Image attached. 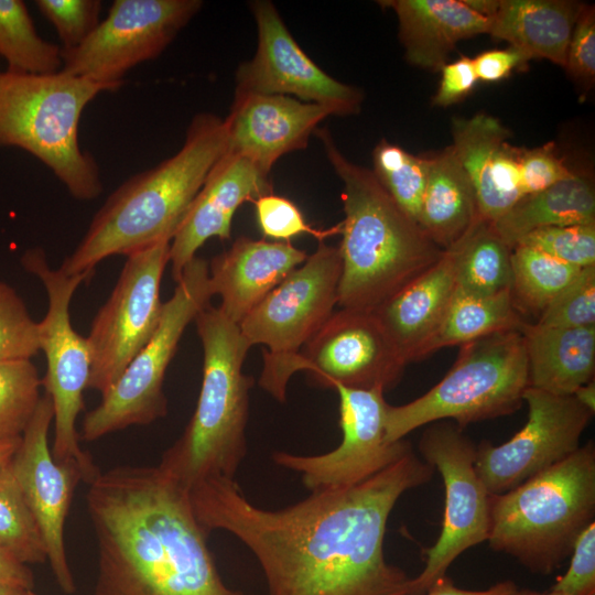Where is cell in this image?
Here are the masks:
<instances>
[{
  "label": "cell",
  "mask_w": 595,
  "mask_h": 595,
  "mask_svg": "<svg viewBox=\"0 0 595 595\" xmlns=\"http://www.w3.org/2000/svg\"><path fill=\"white\" fill-rule=\"evenodd\" d=\"M433 473L412 450L364 482L281 509L252 504L224 477L202 480L188 495L206 531H227L252 552L268 595H411L412 577L387 562L383 540L399 498Z\"/></svg>",
  "instance_id": "cell-1"
},
{
  "label": "cell",
  "mask_w": 595,
  "mask_h": 595,
  "mask_svg": "<svg viewBox=\"0 0 595 595\" xmlns=\"http://www.w3.org/2000/svg\"><path fill=\"white\" fill-rule=\"evenodd\" d=\"M97 542L93 595H242L223 581L188 490L156 466H118L88 484Z\"/></svg>",
  "instance_id": "cell-2"
},
{
  "label": "cell",
  "mask_w": 595,
  "mask_h": 595,
  "mask_svg": "<svg viewBox=\"0 0 595 595\" xmlns=\"http://www.w3.org/2000/svg\"><path fill=\"white\" fill-rule=\"evenodd\" d=\"M227 143L225 119L197 113L174 155L132 175L107 197L60 269L67 275L95 272L108 257L171 241Z\"/></svg>",
  "instance_id": "cell-3"
},
{
  "label": "cell",
  "mask_w": 595,
  "mask_h": 595,
  "mask_svg": "<svg viewBox=\"0 0 595 595\" xmlns=\"http://www.w3.org/2000/svg\"><path fill=\"white\" fill-rule=\"evenodd\" d=\"M314 134L343 182L338 305L375 312L444 250L393 201L372 171L339 151L326 128H316Z\"/></svg>",
  "instance_id": "cell-4"
},
{
  "label": "cell",
  "mask_w": 595,
  "mask_h": 595,
  "mask_svg": "<svg viewBox=\"0 0 595 595\" xmlns=\"http://www.w3.org/2000/svg\"><path fill=\"white\" fill-rule=\"evenodd\" d=\"M194 321L204 353L196 409L158 464L187 490L213 477L235 479L247 454L249 390L253 386V379L242 372L251 346L239 325L210 304Z\"/></svg>",
  "instance_id": "cell-5"
},
{
  "label": "cell",
  "mask_w": 595,
  "mask_h": 595,
  "mask_svg": "<svg viewBox=\"0 0 595 595\" xmlns=\"http://www.w3.org/2000/svg\"><path fill=\"white\" fill-rule=\"evenodd\" d=\"M594 516L595 445L588 441L509 491L490 495L487 541L531 573L549 575Z\"/></svg>",
  "instance_id": "cell-6"
},
{
  "label": "cell",
  "mask_w": 595,
  "mask_h": 595,
  "mask_svg": "<svg viewBox=\"0 0 595 595\" xmlns=\"http://www.w3.org/2000/svg\"><path fill=\"white\" fill-rule=\"evenodd\" d=\"M109 86L64 71L0 72V147L22 149L47 166L78 201L102 190L94 156L83 150L78 127L86 106Z\"/></svg>",
  "instance_id": "cell-7"
},
{
  "label": "cell",
  "mask_w": 595,
  "mask_h": 595,
  "mask_svg": "<svg viewBox=\"0 0 595 595\" xmlns=\"http://www.w3.org/2000/svg\"><path fill=\"white\" fill-rule=\"evenodd\" d=\"M529 387L521 328L501 331L459 346L447 374L429 391L386 415L389 442L403 440L430 423L450 420L464 429L470 423L512 414Z\"/></svg>",
  "instance_id": "cell-8"
},
{
  "label": "cell",
  "mask_w": 595,
  "mask_h": 595,
  "mask_svg": "<svg viewBox=\"0 0 595 595\" xmlns=\"http://www.w3.org/2000/svg\"><path fill=\"white\" fill-rule=\"evenodd\" d=\"M342 260L338 247L316 250L240 322L250 346L264 345L259 386L284 402L294 360L338 304Z\"/></svg>",
  "instance_id": "cell-9"
},
{
  "label": "cell",
  "mask_w": 595,
  "mask_h": 595,
  "mask_svg": "<svg viewBox=\"0 0 595 595\" xmlns=\"http://www.w3.org/2000/svg\"><path fill=\"white\" fill-rule=\"evenodd\" d=\"M208 262L194 257L184 268L150 340L136 355L97 407L82 422L79 437L96 441L132 425L150 424L167 413L165 372L187 325L213 296Z\"/></svg>",
  "instance_id": "cell-10"
},
{
  "label": "cell",
  "mask_w": 595,
  "mask_h": 595,
  "mask_svg": "<svg viewBox=\"0 0 595 595\" xmlns=\"http://www.w3.org/2000/svg\"><path fill=\"white\" fill-rule=\"evenodd\" d=\"M21 264L42 282L47 294V311L39 322V346L46 359L42 386L54 410L52 455L58 462H77L84 470V482L90 484L99 470L91 456L82 450L76 429L77 418L85 408L90 351L87 338L72 325L69 306L78 286L94 272L67 275L61 269H53L42 248L26 250Z\"/></svg>",
  "instance_id": "cell-11"
},
{
  "label": "cell",
  "mask_w": 595,
  "mask_h": 595,
  "mask_svg": "<svg viewBox=\"0 0 595 595\" xmlns=\"http://www.w3.org/2000/svg\"><path fill=\"white\" fill-rule=\"evenodd\" d=\"M170 242L161 241L126 256L118 280L86 336L90 351L87 389L101 394L110 389L156 331Z\"/></svg>",
  "instance_id": "cell-12"
},
{
  "label": "cell",
  "mask_w": 595,
  "mask_h": 595,
  "mask_svg": "<svg viewBox=\"0 0 595 595\" xmlns=\"http://www.w3.org/2000/svg\"><path fill=\"white\" fill-rule=\"evenodd\" d=\"M419 451L443 478L445 489L441 533L426 552L423 570L412 577L411 595H423L464 551L487 541L490 494L475 469L476 445L450 420L430 423Z\"/></svg>",
  "instance_id": "cell-13"
},
{
  "label": "cell",
  "mask_w": 595,
  "mask_h": 595,
  "mask_svg": "<svg viewBox=\"0 0 595 595\" xmlns=\"http://www.w3.org/2000/svg\"><path fill=\"white\" fill-rule=\"evenodd\" d=\"M202 7L201 0H115L84 42L62 48V71L117 90L130 69L162 54Z\"/></svg>",
  "instance_id": "cell-14"
},
{
  "label": "cell",
  "mask_w": 595,
  "mask_h": 595,
  "mask_svg": "<svg viewBox=\"0 0 595 595\" xmlns=\"http://www.w3.org/2000/svg\"><path fill=\"white\" fill-rule=\"evenodd\" d=\"M523 402L522 429L500 445L484 440L476 446L475 469L490 495L509 491L575 452L594 415L574 396L530 387Z\"/></svg>",
  "instance_id": "cell-15"
},
{
  "label": "cell",
  "mask_w": 595,
  "mask_h": 595,
  "mask_svg": "<svg viewBox=\"0 0 595 595\" xmlns=\"http://www.w3.org/2000/svg\"><path fill=\"white\" fill-rule=\"evenodd\" d=\"M333 389L339 397L340 444L320 455L272 454L273 462L298 473L311 493L364 482L412 451L404 439L387 440L385 390L340 385Z\"/></svg>",
  "instance_id": "cell-16"
},
{
  "label": "cell",
  "mask_w": 595,
  "mask_h": 595,
  "mask_svg": "<svg viewBox=\"0 0 595 595\" xmlns=\"http://www.w3.org/2000/svg\"><path fill=\"white\" fill-rule=\"evenodd\" d=\"M402 358L374 312L334 311L294 360L316 386L388 390L402 377Z\"/></svg>",
  "instance_id": "cell-17"
},
{
  "label": "cell",
  "mask_w": 595,
  "mask_h": 595,
  "mask_svg": "<svg viewBox=\"0 0 595 595\" xmlns=\"http://www.w3.org/2000/svg\"><path fill=\"white\" fill-rule=\"evenodd\" d=\"M258 30L255 56L236 72L235 94L293 95L328 108L334 116L361 109L364 94L321 69L300 47L271 1L250 3Z\"/></svg>",
  "instance_id": "cell-18"
},
{
  "label": "cell",
  "mask_w": 595,
  "mask_h": 595,
  "mask_svg": "<svg viewBox=\"0 0 595 595\" xmlns=\"http://www.w3.org/2000/svg\"><path fill=\"white\" fill-rule=\"evenodd\" d=\"M53 418L52 400L44 393L10 464L41 530L55 581L64 593L73 594L76 584L67 561L64 528L84 470L75 461L54 459L48 446Z\"/></svg>",
  "instance_id": "cell-19"
},
{
  "label": "cell",
  "mask_w": 595,
  "mask_h": 595,
  "mask_svg": "<svg viewBox=\"0 0 595 595\" xmlns=\"http://www.w3.org/2000/svg\"><path fill=\"white\" fill-rule=\"evenodd\" d=\"M332 111L291 96L235 94L227 126V152L250 161L264 175L284 154L307 147Z\"/></svg>",
  "instance_id": "cell-20"
},
{
  "label": "cell",
  "mask_w": 595,
  "mask_h": 595,
  "mask_svg": "<svg viewBox=\"0 0 595 595\" xmlns=\"http://www.w3.org/2000/svg\"><path fill=\"white\" fill-rule=\"evenodd\" d=\"M268 193H272L269 176L247 159L226 151L208 173L170 242L173 280H180L186 264L208 239H230L232 217L241 204Z\"/></svg>",
  "instance_id": "cell-21"
},
{
  "label": "cell",
  "mask_w": 595,
  "mask_h": 595,
  "mask_svg": "<svg viewBox=\"0 0 595 595\" xmlns=\"http://www.w3.org/2000/svg\"><path fill=\"white\" fill-rule=\"evenodd\" d=\"M452 134V148L472 184L479 216L494 224L522 197V148L510 144V131L483 112L454 118Z\"/></svg>",
  "instance_id": "cell-22"
},
{
  "label": "cell",
  "mask_w": 595,
  "mask_h": 595,
  "mask_svg": "<svg viewBox=\"0 0 595 595\" xmlns=\"http://www.w3.org/2000/svg\"><path fill=\"white\" fill-rule=\"evenodd\" d=\"M307 256L290 242L237 238L208 262L213 294L221 300L219 310L239 325Z\"/></svg>",
  "instance_id": "cell-23"
},
{
  "label": "cell",
  "mask_w": 595,
  "mask_h": 595,
  "mask_svg": "<svg viewBox=\"0 0 595 595\" xmlns=\"http://www.w3.org/2000/svg\"><path fill=\"white\" fill-rule=\"evenodd\" d=\"M398 19L399 39L407 62L437 72L456 44L488 33L490 20L472 10L464 0H385Z\"/></svg>",
  "instance_id": "cell-24"
},
{
  "label": "cell",
  "mask_w": 595,
  "mask_h": 595,
  "mask_svg": "<svg viewBox=\"0 0 595 595\" xmlns=\"http://www.w3.org/2000/svg\"><path fill=\"white\" fill-rule=\"evenodd\" d=\"M456 290L452 249L385 301L374 313L407 364L419 360Z\"/></svg>",
  "instance_id": "cell-25"
},
{
  "label": "cell",
  "mask_w": 595,
  "mask_h": 595,
  "mask_svg": "<svg viewBox=\"0 0 595 595\" xmlns=\"http://www.w3.org/2000/svg\"><path fill=\"white\" fill-rule=\"evenodd\" d=\"M521 332L530 388L573 396L594 380L595 326L547 327L526 322Z\"/></svg>",
  "instance_id": "cell-26"
},
{
  "label": "cell",
  "mask_w": 595,
  "mask_h": 595,
  "mask_svg": "<svg viewBox=\"0 0 595 595\" xmlns=\"http://www.w3.org/2000/svg\"><path fill=\"white\" fill-rule=\"evenodd\" d=\"M582 6L572 0H498L488 34L530 60L544 58L564 68Z\"/></svg>",
  "instance_id": "cell-27"
},
{
  "label": "cell",
  "mask_w": 595,
  "mask_h": 595,
  "mask_svg": "<svg viewBox=\"0 0 595 595\" xmlns=\"http://www.w3.org/2000/svg\"><path fill=\"white\" fill-rule=\"evenodd\" d=\"M429 158L418 223L439 248L447 250L482 218L472 184L452 145Z\"/></svg>",
  "instance_id": "cell-28"
},
{
  "label": "cell",
  "mask_w": 595,
  "mask_h": 595,
  "mask_svg": "<svg viewBox=\"0 0 595 595\" xmlns=\"http://www.w3.org/2000/svg\"><path fill=\"white\" fill-rule=\"evenodd\" d=\"M595 224V188L589 176L573 172L554 185L521 197L493 225L511 247L545 227Z\"/></svg>",
  "instance_id": "cell-29"
},
{
  "label": "cell",
  "mask_w": 595,
  "mask_h": 595,
  "mask_svg": "<svg viewBox=\"0 0 595 595\" xmlns=\"http://www.w3.org/2000/svg\"><path fill=\"white\" fill-rule=\"evenodd\" d=\"M526 322L511 291L476 296L456 288L436 332L422 348L420 359L444 347L462 346L501 331L521 328Z\"/></svg>",
  "instance_id": "cell-30"
},
{
  "label": "cell",
  "mask_w": 595,
  "mask_h": 595,
  "mask_svg": "<svg viewBox=\"0 0 595 595\" xmlns=\"http://www.w3.org/2000/svg\"><path fill=\"white\" fill-rule=\"evenodd\" d=\"M454 255L456 288L476 296H493L511 291L512 248L494 225L480 219L451 247Z\"/></svg>",
  "instance_id": "cell-31"
},
{
  "label": "cell",
  "mask_w": 595,
  "mask_h": 595,
  "mask_svg": "<svg viewBox=\"0 0 595 595\" xmlns=\"http://www.w3.org/2000/svg\"><path fill=\"white\" fill-rule=\"evenodd\" d=\"M0 56L7 69L23 74L62 71V47L41 37L22 0H0Z\"/></svg>",
  "instance_id": "cell-32"
},
{
  "label": "cell",
  "mask_w": 595,
  "mask_h": 595,
  "mask_svg": "<svg viewBox=\"0 0 595 595\" xmlns=\"http://www.w3.org/2000/svg\"><path fill=\"white\" fill-rule=\"evenodd\" d=\"M581 269L533 248L517 245L511 253V295L519 312L537 318Z\"/></svg>",
  "instance_id": "cell-33"
},
{
  "label": "cell",
  "mask_w": 595,
  "mask_h": 595,
  "mask_svg": "<svg viewBox=\"0 0 595 595\" xmlns=\"http://www.w3.org/2000/svg\"><path fill=\"white\" fill-rule=\"evenodd\" d=\"M10 459L0 464V548L23 564L44 563L45 543Z\"/></svg>",
  "instance_id": "cell-34"
},
{
  "label": "cell",
  "mask_w": 595,
  "mask_h": 595,
  "mask_svg": "<svg viewBox=\"0 0 595 595\" xmlns=\"http://www.w3.org/2000/svg\"><path fill=\"white\" fill-rule=\"evenodd\" d=\"M372 173L381 186L418 221L428 181L429 155L412 154L382 139L372 151Z\"/></svg>",
  "instance_id": "cell-35"
},
{
  "label": "cell",
  "mask_w": 595,
  "mask_h": 595,
  "mask_svg": "<svg viewBox=\"0 0 595 595\" xmlns=\"http://www.w3.org/2000/svg\"><path fill=\"white\" fill-rule=\"evenodd\" d=\"M41 386L31 359H0V440L22 436L42 397Z\"/></svg>",
  "instance_id": "cell-36"
},
{
  "label": "cell",
  "mask_w": 595,
  "mask_h": 595,
  "mask_svg": "<svg viewBox=\"0 0 595 595\" xmlns=\"http://www.w3.org/2000/svg\"><path fill=\"white\" fill-rule=\"evenodd\" d=\"M517 245L533 248L578 269L595 266V224L540 228L523 236Z\"/></svg>",
  "instance_id": "cell-37"
},
{
  "label": "cell",
  "mask_w": 595,
  "mask_h": 595,
  "mask_svg": "<svg viewBox=\"0 0 595 595\" xmlns=\"http://www.w3.org/2000/svg\"><path fill=\"white\" fill-rule=\"evenodd\" d=\"M39 350V322L19 293L0 281V359H31Z\"/></svg>",
  "instance_id": "cell-38"
},
{
  "label": "cell",
  "mask_w": 595,
  "mask_h": 595,
  "mask_svg": "<svg viewBox=\"0 0 595 595\" xmlns=\"http://www.w3.org/2000/svg\"><path fill=\"white\" fill-rule=\"evenodd\" d=\"M536 323L547 327L595 326V266L581 269Z\"/></svg>",
  "instance_id": "cell-39"
},
{
  "label": "cell",
  "mask_w": 595,
  "mask_h": 595,
  "mask_svg": "<svg viewBox=\"0 0 595 595\" xmlns=\"http://www.w3.org/2000/svg\"><path fill=\"white\" fill-rule=\"evenodd\" d=\"M251 203L256 207L261 232L272 239L290 242L292 238L306 234L320 242L340 234V223L326 229L307 224L300 208L286 197L268 193Z\"/></svg>",
  "instance_id": "cell-40"
},
{
  "label": "cell",
  "mask_w": 595,
  "mask_h": 595,
  "mask_svg": "<svg viewBox=\"0 0 595 595\" xmlns=\"http://www.w3.org/2000/svg\"><path fill=\"white\" fill-rule=\"evenodd\" d=\"M34 4L55 28L62 48L79 45L101 21L100 0H35Z\"/></svg>",
  "instance_id": "cell-41"
},
{
  "label": "cell",
  "mask_w": 595,
  "mask_h": 595,
  "mask_svg": "<svg viewBox=\"0 0 595 595\" xmlns=\"http://www.w3.org/2000/svg\"><path fill=\"white\" fill-rule=\"evenodd\" d=\"M549 592L554 595H595V522L580 533L569 569Z\"/></svg>",
  "instance_id": "cell-42"
},
{
  "label": "cell",
  "mask_w": 595,
  "mask_h": 595,
  "mask_svg": "<svg viewBox=\"0 0 595 595\" xmlns=\"http://www.w3.org/2000/svg\"><path fill=\"white\" fill-rule=\"evenodd\" d=\"M519 167L522 197L541 192L573 173L553 143L522 149Z\"/></svg>",
  "instance_id": "cell-43"
},
{
  "label": "cell",
  "mask_w": 595,
  "mask_h": 595,
  "mask_svg": "<svg viewBox=\"0 0 595 595\" xmlns=\"http://www.w3.org/2000/svg\"><path fill=\"white\" fill-rule=\"evenodd\" d=\"M564 69L585 89L595 80V8L583 3L567 47Z\"/></svg>",
  "instance_id": "cell-44"
},
{
  "label": "cell",
  "mask_w": 595,
  "mask_h": 595,
  "mask_svg": "<svg viewBox=\"0 0 595 595\" xmlns=\"http://www.w3.org/2000/svg\"><path fill=\"white\" fill-rule=\"evenodd\" d=\"M439 88L432 99V104L439 107H448L464 99L478 82L473 57L461 58L446 63L441 68Z\"/></svg>",
  "instance_id": "cell-45"
},
{
  "label": "cell",
  "mask_w": 595,
  "mask_h": 595,
  "mask_svg": "<svg viewBox=\"0 0 595 595\" xmlns=\"http://www.w3.org/2000/svg\"><path fill=\"white\" fill-rule=\"evenodd\" d=\"M529 61L526 54L512 46L485 51L473 57L477 79L486 83L505 79L513 71L526 66Z\"/></svg>",
  "instance_id": "cell-46"
},
{
  "label": "cell",
  "mask_w": 595,
  "mask_h": 595,
  "mask_svg": "<svg viewBox=\"0 0 595 595\" xmlns=\"http://www.w3.org/2000/svg\"><path fill=\"white\" fill-rule=\"evenodd\" d=\"M513 581H500L487 589L472 591L457 587L451 577L444 575L436 580L423 595H523Z\"/></svg>",
  "instance_id": "cell-47"
},
{
  "label": "cell",
  "mask_w": 595,
  "mask_h": 595,
  "mask_svg": "<svg viewBox=\"0 0 595 595\" xmlns=\"http://www.w3.org/2000/svg\"><path fill=\"white\" fill-rule=\"evenodd\" d=\"M0 581L30 591L34 586V576L29 566L2 548H0Z\"/></svg>",
  "instance_id": "cell-48"
},
{
  "label": "cell",
  "mask_w": 595,
  "mask_h": 595,
  "mask_svg": "<svg viewBox=\"0 0 595 595\" xmlns=\"http://www.w3.org/2000/svg\"><path fill=\"white\" fill-rule=\"evenodd\" d=\"M575 399L591 412H595V383L594 380L580 387L573 394Z\"/></svg>",
  "instance_id": "cell-49"
},
{
  "label": "cell",
  "mask_w": 595,
  "mask_h": 595,
  "mask_svg": "<svg viewBox=\"0 0 595 595\" xmlns=\"http://www.w3.org/2000/svg\"><path fill=\"white\" fill-rule=\"evenodd\" d=\"M21 437L0 440V464L8 462L17 451Z\"/></svg>",
  "instance_id": "cell-50"
},
{
  "label": "cell",
  "mask_w": 595,
  "mask_h": 595,
  "mask_svg": "<svg viewBox=\"0 0 595 595\" xmlns=\"http://www.w3.org/2000/svg\"><path fill=\"white\" fill-rule=\"evenodd\" d=\"M0 595H33V591L14 586L0 581Z\"/></svg>",
  "instance_id": "cell-51"
},
{
  "label": "cell",
  "mask_w": 595,
  "mask_h": 595,
  "mask_svg": "<svg viewBox=\"0 0 595 595\" xmlns=\"http://www.w3.org/2000/svg\"><path fill=\"white\" fill-rule=\"evenodd\" d=\"M523 595H554L550 592H545V593H538V592H533V591H529V589H526Z\"/></svg>",
  "instance_id": "cell-52"
},
{
  "label": "cell",
  "mask_w": 595,
  "mask_h": 595,
  "mask_svg": "<svg viewBox=\"0 0 595 595\" xmlns=\"http://www.w3.org/2000/svg\"><path fill=\"white\" fill-rule=\"evenodd\" d=\"M33 595H36L35 593H33Z\"/></svg>",
  "instance_id": "cell-53"
}]
</instances>
